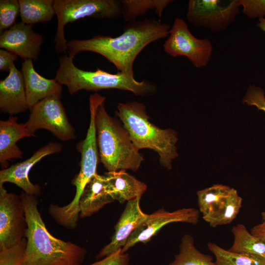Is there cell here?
Instances as JSON below:
<instances>
[{
    "label": "cell",
    "instance_id": "cell-16",
    "mask_svg": "<svg viewBox=\"0 0 265 265\" xmlns=\"http://www.w3.org/2000/svg\"><path fill=\"white\" fill-rule=\"evenodd\" d=\"M138 197L128 201L118 221L114 227L115 232L110 242L104 246L96 255L100 260L122 249L134 230L147 217L148 214L141 209Z\"/></svg>",
    "mask_w": 265,
    "mask_h": 265
},
{
    "label": "cell",
    "instance_id": "cell-25",
    "mask_svg": "<svg viewBox=\"0 0 265 265\" xmlns=\"http://www.w3.org/2000/svg\"><path fill=\"white\" fill-rule=\"evenodd\" d=\"M179 252L168 265H216L212 256L203 254L195 246L193 237L185 235L181 238Z\"/></svg>",
    "mask_w": 265,
    "mask_h": 265
},
{
    "label": "cell",
    "instance_id": "cell-4",
    "mask_svg": "<svg viewBox=\"0 0 265 265\" xmlns=\"http://www.w3.org/2000/svg\"><path fill=\"white\" fill-rule=\"evenodd\" d=\"M104 103L99 106L95 116L100 160L108 172H136L144 160L143 155L131 140L122 123L107 113Z\"/></svg>",
    "mask_w": 265,
    "mask_h": 265
},
{
    "label": "cell",
    "instance_id": "cell-5",
    "mask_svg": "<svg viewBox=\"0 0 265 265\" xmlns=\"http://www.w3.org/2000/svg\"><path fill=\"white\" fill-rule=\"evenodd\" d=\"M54 79L65 85L70 94L82 90L97 91L117 89L130 91L136 96H145L155 93L156 85L146 80H135L134 77L118 72L111 74L99 68L95 71L78 68L73 59L66 54L59 58V67Z\"/></svg>",
    "mask_w": 265,
    "mask_h": 265
},
{
    "label": "cell",
    "instance_id": "cell-12",
    "mask_svg": "<svg viewBox=\"0 0 265 265\" xmlns=\"http://www.w3.org/2000/svg\"><path fill=\"white\" fill-rule=\"evenodd\" d=\"M27 228L20 196L8 193L0 185V249L9 248L25 238Z\"/></svg>",
    "mask_w": 265,
    "mask_h": 265
},
{
    "label": "cell",
    "instance_id": "cell-15",
    "mask_svg": "<svg viewBox=\"0 0 265 265\" xmlns=\"http://www.w3.org/2000/svg\"><path fill=\"white\" fill-rule=\"evenodd\" d=\"M63 148L59 142H52L41 147L28 159L18 162L0 171V185L5 182L14 184L26 193L35 196L40 195L41 189L38 184H32L29 173L33 166L45 157L60 152Z\"/></svg>",
    "mask_w": 265,
    "mask_h": 265
},
{
    "label": "cell",
    "instance_id": "cell-2",
    "mask_svg": "<svg viewBox=\"0 0 265 265\" xmlns=\"http://www.w3.org/2000/svg\"><path fill=\"white\" fill-rule=\"evenodd\" d=\"M20 197L27 224L25 235L26 245L22 265H81L86 249L50 234L38 211L36 196L23 191Z\"/></svg>",
    "mask_w": 265,
    "mask_h": 265
},
{
    "label": "cell",
    "instance_id": "cell-19",
    "mask_svg": "<svg viewBox=\"0 0 265 265\" xmlns=\"http://www.w3.org/2000/svg\"><path fill=\"white\" fill-rule=\"evenodd\" d=\"M18 117L10 115L6 120L0 121V164L2 169L8 166L12 159H22L23 153L17 142L21 139L35 136L30 133L25 124L19 123Z\"/></svg>",
    "mask_w": 265,
    "mask_h": 265
},
{
    "label": "cell",
    "instance_id": "cell-8",
    "mask_svg": "<svg viewBox=\"0 0 265 265\" xmlns=\"http://www.w3.org/2000/svg\"><path fill=\"white\" fill-rule=\"evenodd\" d=\"M199 211L211 227L230 224L242 206V198L234 188L222 184L197 192Z\"/></svg>",
    "mask_w": 265,
    "mask_h": 265
},
{
    "label": "cell",
    "instance_id": "cell-29",
    "mask_svg": "<svg viewBox=\"0 0 265 265\" xmlns=\"http://www.w3.org/2000/svg\"><path fill=\"white\" fill-rule=\"evenodd\" d=\"M242 103L248 106H255L258 110L265 113V96L264 90L254 85L247 89L242 99Z\"/></svg>",
    "mask_w": 265,
    "mask_h": 265
},
{
    "label": "cell",
    "instance_id": "cell-7",
    "mask_svg": "<svg viewBox=\"0 0 265 265\" xmlns=\"http://www.w3.org/2000/svg\"><path fill=\"white\" fill-rule=\"evenodd\" d=\"M106 98L95 93L89 97L90 123L85 139L78 144L77 149L80 153V170L72 181L76 188L72 201L63 206L62 210L66 216L75 218L80 213L79 200L87 184L97 173L99 150L97 147L95 127V116L98 107L104 103Z\"/></svg>",
    "mask_w": 265,
    "mask_h": 265
},
{
    "label": "cell",
    "instance_id": "cell-3",
    "mask_svg": "<svg viewBox=\"0 0 265 265\" xmlns=\"http://www.w3.org/2000/svg\"><path fill=\"white\" fill-rule=\"evenodd\" d=\"M115 113L139 150L154 151L159 155L160 164L167 169H172V161L178 156L176 132L171 129H160L152 123L146 106L141 103H120Z\"/></svg>",
    "mask_w": 265,
    "mask_h": 265
},
{
    "label": "cell",
    "instance_id": "cell-32",
    "mask_svg": "<svg viewBox=\"0 0 265 265\" xmlns=\"http://www.w3.org/2000/svg\"><path fill=\"white\" fill-rule=\"evenodd\" d=\"M18 55L3 49H0V71L9 72Z\"/></svg>",
    "mask_w": 265,
    "mask_h": 265
},
{
    "label": "cell",
    "instance_id": "cell-33",
    "mask_svg": "<svg viewBox=\"0 0 265 265\" xmlns=\"http://www.w3.org/2000/svg\"><path fill=\"white\" fill-rule=\"evenodd\" d=\"M262 222L250 230L252 235L265 243V211L262 212Z\"/></svg>",
    "mask_w": 265,
    "mask_h": 265
},
{
    "label": "cell",
    "instance_id": "cell-34",
    "mask_svg": "<svg viewBox=\"0 0 265 265\" xmlns=\"http://www.w3.org/2000/svg\"><path fill=\"white\" fill-rule=\"evenodd\" d=\"M257 26L265 32V18L259 19Z\"/></svg>",
    "mask_w": 265,
    "mask_h": 265
},
{
    "label": "cell",
    "instance_id": "cell-21",
    "mask_svg": "<svg viewBox=\"0 0 265 265\" xmlns=\"http://www.w3.org/2000/svg\"><path fill=\"white\" fill-rule=\"evenodd\" d=\"M108 190L113 199L120 203L141 197L147 186L125 170L107 172L105 175Z\"/></svg>",
    "mask_w": 265,
    "mask_h": 265
},
{
    "label": "cell",
    "instance_id": "cell-22",
    "mask_svg": "<svg viewBox=\"0 0 265 265\" xmlns=\"http://www.w3.org/2000/svg\"><path fill=\"white\" fill-rule=\"evenodd\" d=\"M21 22L32 25L50 21L55 14L54 0H18Z\"/></svg>",
    "mask_w": 265,
    "mask_h": 265
},
{
    "label": "cell",
    "instance_id": "cell-24",
    "mask_svg": "<svg viewBox=\"0 0 265 265\" xmlns=\"http://www.w3.org/2000/svg\"><path fill=\"white\" fill-rule=\"evenodd\" d=\"M172 0H121L124 20L129 23L135 21L139 16L145 15L150 10H153L160 18L164 10Z\"/></svg>",
    "mask_w": 265,
    "mask_h": 265
},
{
    "label": "cell",
    "instance_id": "cell-17",
    "mask_svg": "<svg viewBox=\"0 0 265 265\" xmlns=\"http://www.w3.org/2000/svg\"><path fill=\"white\" fill-rule=\"evenodd\" d=\"M33 60H24L22 65L26 102L29 109L40 101L56 97L61 99L62 85L55 79H48L39 75L34 67Z\"/></svg>",
    "mask_w": 265,
    "mask_h": 265
},
{
    "label": "cell",
    "instance_id": "cell-20",
    "mask_svg": "<svg viewBox=\"0 0 265 265\" xmlns=\"http://www.w3.org/2000/svg\"><path fill=\"white\" fill-rule=\"evenodd\" d=\"M114 200L109 194L105 175L97 173L86 185L79 200V216L89 217Z\"/></svg>",
    "mask_w": 265,
    "mask_h": 265
},
{
    "label": "cell",
    "instance_id": "cell-1",
    "mask_svg": "<svg viewBox=\"0 0 265 265\" xmlns=\"http://www.w3.org/2000/svg\"><path fill=\"white\" fill-rule=\"evenodd\" d=\"M170 28L169 25L159 19L134 21L126 25L118 36L97 35L88 39L67 41V52L73 59L82 52L98 53L112 63L118 72L134 77L133 65L137 55L150 43L168 36Z\"/></svg>",
    "mask_w": 265,
    "mask_h": 265
},
{
    "label": "cell",
    "instance_id": "cell-6",
    "mask_svg": "<svg viewBox=\"0 0 265 265\" xmlns=\"http://www.w3.org/2000/svg\"><path fill=\"white\" fill-rule=\"evenodd\" d=\"M54 8L57 19L55 49L65 54L68 51L64 33L67 24L86 17L113 19L122 14V4L117 0H54Z\"/></svg>",
    "mask_w": 265,
    "mask_h": 265
},
{
    "label": "cell",
    "instance_id": "cell-23",
    "mask_svg": "<svg viewBox=\"0 0 265 265\" xmlns=\"http://www.w3.org/2000/svg\"><path fill=\"white\" fill-rule=\"evenodd\" d=\"M231 232L234 241L229 251L252 254L265 259V243L252 235L243 224L233 226Z\"/></svg>",
    "mask_w": 265,
    "mask_h": 265
},
{
    "label": "cell",
    "instance_id": "cell-13",
    "mask_svg": "<svg viewBox=\"0 0 265 265\" xmlns=\"http://www.w3.org/2000/svg\"><path fill=\"white\" fill-rule=\"evenodd\" d=\"M199 210L193 208H184L173 212L161 208L150 214L141 222L128 238L122 249L123 253L139 242L146 243L165 225L173 222H183L195 225L200 217Z\"/></svg>",
    "mask_w": 265,
    "mask_h": 265
},
{
    "label": "cell",
    "instance_id": "cell-30",
    "mask_svg": "<svg viewBox=\"0 0 265 265\" xmlns=\"http://www.w3.org/2000/svg\"><path fill=\"white\" fill-rule=\"evenodd\" d=\"M242 12L248 18L259 19L265 16V0H239Z\"/></svg>",
    "mask_w": 265,
    "mask_h": 265
},
{
    "label": "cell",
    "instance_id": "cell-18",
    "mask_svg": "<svg viewBox=\"0 0 265 265\" xmlns=\"http://www.w3.org/2000/svg\"><path fill=\"white\" fill-rule=\"evenodd\" d=\"M8 75L0 81V109L2 113L15 115L29 109L24 78L13 64Z\"/></svg>",
    "mask_w": 265,
    "mask_h": 265
},
{
    "label": "cell",
    "instance_id": "cell-27",
    "mask_svg": "<svg viewBox=\"0 0 265 265\" xmlns=\"http://www.w3.org/2000/svg\"><path fill=\"white\" fill-rule=\"evenodd\" d=\"M20 14L18 0H0V32L9 29L16 23V19Z\"/></svg>",
    "mask_w": 265,
    "mask_h": 265
},
{
    "label": "cell",
    "instance_id": "cell-31",
    "mask_svg": "<svg viewBox=\"0 0 265 265\" xmlns=\"http://www.w3.org/2000/svg\"><path fill=\"white\" fill-rule=\"evenodd\" d=\"M129 255L120 249L89 265H130Z\"/></svg>",
    "mask_w": 265,
    "mask_h": 265
},
{
    "label": "cell",
    "instance_id": "cell-28",
    "mask_svg": "<svg viewBox=\"0 0 265 265\" xmlns=\"http://www.w3.org/2000/svg\"><path fill=\"white\" fill-rule=\"evenodd\" d=\"M26 245V239L24 238L12 247L0 249V265H22Z\"/></svg>",
    "mask_w": 265,
    "mask_h": 265
},
{
    "label": "cell",
    "instance_id": "cell-26",
    "mask_svg": "<svg viewBox=\"0 0 265 265\" xmlns=\"http://www.w3.org/2000/svg\"><path fill=\"white\" fill-rule=\"evenodd\" d=\"M207 246L215 257L216 265H265V259L258 256L231 252L213 242Z\"/></svg>",
    "mask_w": 265,
    "mask_h": 265
},
{
    "label": "cell",
    "instance_id": "cell-11",
    "mask_svg": "<svg viewBox=\"0 0 265 265\" xmlns=\"http://www.w3.org/2000/svg\"><path fill=\"white\" fill-rule=\"evenodd\" d=\"M240 7L239 0H190L186 15L194 26L217 33L235 21Z\"/></svg>",
    "mask_w": 265,
    "mask_h": 265
},
{
    "label": "cell",
    "instance_id": "cell-9",
    "mask_svg": "<svg viewBox=\"0 0 265 265\" xmlns=\"http://www.w3.org/2000/svg\"><path fill=\"white\" fill-rule=\"evenodd\" d=\"M163 47L164 52L171 56H185L196 68L208 64L213 50L209 39L195 37L186 22L180 18H175Z\"/></svg>",
    "mask_w": 265,
    "mask_h": 265
},
{
    "label": "cell",
    "instance_id": "cell-14",
    "mask_svg": "<svg viewBox=\"0 0 265 265\" xmlns=\"http://www.w3.org/2000/svg\"><path fill=\"white\" fill-rule=\"evenodd\" d=\"M44 42L42 35L36 32L32 25L22 22L0 33V48L14 53L25 60H36Z\"/></svg>",
    "mask_w": 265,
    "mask_h": 265
},
{
    "label": "cell",
    "instance_id": "cell-10",
    "mask_svg": "<svg viewBox=\"0 0 265 265\" xmlns=\"http://www.w3.org/2000/svg\"><path fill=\"white\" fill-rule=\"evenodd\" d=\"M24 123L29 132L35 135L39 129H45L63 141L75 138V130L69 122L60 98L52 97L43 99L30 109Z\"/></svg>",
    "mask_w": 265,
    "mask_h": 265
}]
</instances>
